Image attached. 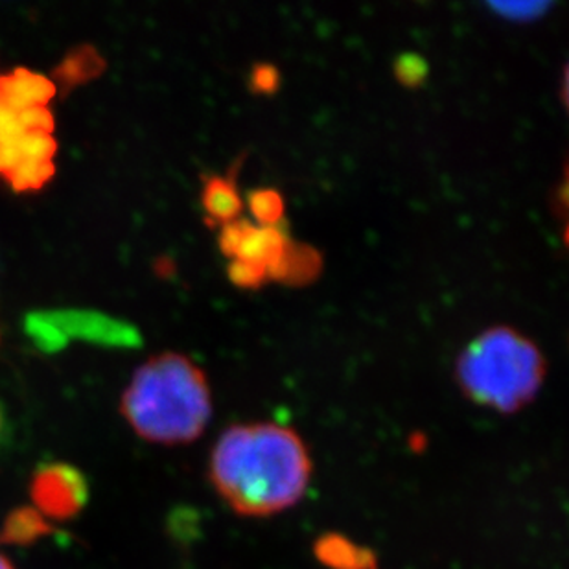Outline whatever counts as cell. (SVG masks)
<instances>
[{"instance_id": "cell-3", "label": "cell", "mask_w": 569, "mask_h": 569, "mask_svg": "<svg viewBox=\"0 0 569 569\" xmlns=\"http://www.w3.org/2000/svg\"><path fill=\"white\" fill-rule=\"evenodd\" d=\"M54 83L33 70L0 76V178L16 192H36L54 178Z\"/></svg>"}, {"instance_id": "cell-2", "label": "cell", "mask_w": 569, "mask_h": 569, "mask_svg": "<svg viewBox=\"0 0 569 569\" xmlns=\"http://www.w3.org/2000/svg\"><path fill=\"white\" fill-rule=\"evenodd\" d=\"M122 413L144 441L189 445L201 437L212 415L209 380L187 356H153L129 381Z\"/></svg>"}, {"instance_id": "cell-10", "label": "cell", "mask_w": 569, "mask_h": 569, "mask_svg": "<svg viewBox=\"0 0 569 569\" xmlns=\"http://www.w3.org/2000/svg\"><path fill=\"white\" fill-rule=\"evenodd\" d=\"M52 526L44 516L39 515L32 507H21L8 515L0 527V542L10 546H30L39 538L52 535Z\"/></svg>"}, {"instance_id": "cell-11", "label": "cell", "mask_w": 569, "mask_h": 569, "mask_svg": "<svg viewBox=\"0 0 569 569\" xmlns=\"http://www.w3.org/2000/svg\"><path fill=\"white\" fill-rule=\"evenodd\" d=\"M248 209L260 227H277L284 220V199L277 190L257 189L248 193Z\"/></svg>"}, {"instance_id": "cell-13", "label": "cell", "mask_w": 569, "mask_h": 569, "mask_svg": "<svg viewBox=\"0 0 569 569\" xmlns=\"http://www.w3.org/2000/svg\"><path fill=\"white\" fill-rule=\"evenodd\" d=\"M227 273H229L232 284L242 290H258L268 280L266 268L258 263L246 262V260H231Z\"/></svg>"}, {"instance_id": "cell-1", "label": "cell", "mask_w": 569, "mask_h": 569, "mask_svg": "<svg viewBox=\"0 0 569 569\" xmlns=\"http://www.w3.org/2000/svg\"><path fill=\"white\" fill-rule=\"evenodd\" d=\"M312 457L296 431L273 422L231 426L210 453L209 476L237 515H279L297 506L312 479Z\"/></svg>"}, {"instance_id": "cell-15", "label": "cell", "mask_w": 569, "mask_h": 569, "mask_svg": "<svg viewBox=\"0 0 569 569\" xmlns=\"http://www.w3.org/2000/svg\"><path fill=\"white\" fill-rule=\"evenodd\" d=\"M248 86L257 94H273L280 87L279 69L271 63L254 64L249 72Z\"/></svg>"}, {"instance_id": "cell-5", "label": "cell", "mask_w": 569, "mask_h": 569, "mask_svg": "<svg viewBox=\"0 0 569 569\" xmlns=\"http://www.w3.org/2000/svg\"><path fill=\"white\" fill-rule=\"evenodd\" d=\"M33 509L50 520H69L80 515L89 501V483L83 472L67 462H44L30 481Z\"/></svg>"}, {"instance_id": "cell-9", "label": "cell", "mask_w": 569, "mask_h": 569, "mask_svg": "<svg viewBox=\"0 0 569 569\" xmlns=\"http://www.w3.org/2000/svg\"><path fill=\"white\" fill-rule=\"evenodd\" d=\"M317 559L330 569H377V559L367 548L339 535H327L316 543Z\"/></svg>"}, {"instance_id": "cell-7", "label": "cell", "mask_w": 569, "mask_h": 569, "mask_svg": "<svg viewBox=\"0 0 569 569\" xmlns=\"http://www.w3.org/2000/svg\"><path fill=\"white\" fill-rule=\"evenodd\" d=\"M321 271V253L312 246L290 240L282 257L268 269V279L288 286H308L319 279Z\"/></svg>"}, {"instance_id": "cell-12", "label": "cell", "mask_w": 569, "mask_h": 569, "mask_svg": "<svg viewBox=\"0 0 569 569\" xmlns=\"http://www.w3.org/2000/svg\"><path fill=\"white\" fill-rule=\"evenodd\" d=\"M392 74H395L400 86L408 87V89H417V87L422 86L428 80L430 67H428V61L422 56L408 52V54L398 56L397 60H395V63H392Z\"/></svg>"}, {"instance_id": "cell-8", "label": "cell", "mask_w": 569, "mask_h": 569, "mask_svg": "<svg viewBox=\"0 0 569 569\" xmlns=\"http://www.w3.org/2000/svg\"><path fill=\"white\" fill-rule=\"evenodd\" d=\"M201 203L207 221L221 227L238 220L246 204L238 192L237 181L229 176H212L204 179Z\"/></svg>"}, {"instance_id": "cell-6", "label": "cell", "mask_w": 569, "mask_h": 569, "mask_svg": "<svg viewBox=\"0 0 569 569\" xmlns=\"http://www.w3.org/2000/svg\"><path fill=\"white\" fill-rule=\"evenodd\" d=\"M288 243L290 238L279 226H254L253 221L242 218L227 223L220 231L221 253L232 260L258 263L266 271L282 257Z\"/></svg>"}, {"instance_id": "cell-4", "label": "cell", "mask_w": 569, "mask_h": 569, "mask_svg": "<svg viewBox=\"0 0 569 569\" xmlns=\"http://www.w3.org/2000/svg\"><path fill=\"white\" fill-rule=\"evenodd\" d=\"M546 378V358L531 339L510 327L479 333L457 358L456 380L472 402L510 415L535 400Z\"/></svg>"}, {"instance_id": "cell-16", "label": "cell", "mask_w": 569, "mask_h": 569, "mask_svg": "<svg viewBox=\"0 0 569 569\" xmlns=\"http://www.w3.org/2000/svg\"><path fill=\"white\" fill-rule=\"evenodd\" d=\"M0 569H13V566L10 565V560L6 559L2 553H0Z\"/></svg>"}, {"instance_id": "cell-14", "label": "cell", "mask_w": 569, "mask_h": 569, "mask_svg": "<svg viewBox=\"0 0 569 569\" xmlns=\"http://www.w3.org/2000/svg\"><path fill=\"white\" fill-rule=\"evenodd\" d=\"M490 8L507 17L510 21L529 22L542 17L543 11L549 10V2H503V4H490Z\"/></svg>"}]
</instances>
